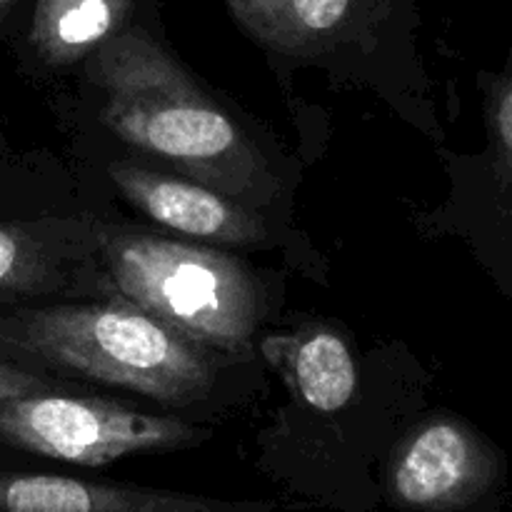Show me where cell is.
<instances>
[{"mask_svg": "<svg viewBox=\"0 0 512 512\" xmlns=\"http://www.w3.org/2000/svg\"><path fill=\"white\" fill-rule=\"evenodd\" d=\"M100 120L228 198H253L260 163L225 110L145 28H123L90 55Z\"/></svg>", "mask_w": 512, "mask_h": 512, "instance_id": "6da1fadb", "label": "cell"}, {"mask_svg": "<svg viewBox=\"0 0 512 512\" xmlns=\"http://www.w3.org/2000/svg\"><path fill=\"white\" fill-rule=\"evenodd\" d=\"M0 358L190 405L213 385L200 343L130 303L53 305L0 315Z\"/></svg>", "mask_w": 512, "mask_h": 512, "instance_id": "7a4b0ae2", "label": "cell"}, {"mask_svg": "<svg viewBox=\"0 0 512 512\" xmlns=\"http://www.w3.org/2000/svg\"><path fill=\"white\" fill-rule=\"evenodd\" d=\"M90 243L125 303L203 348L233 355L248 350L263 295L240 260L123 225H93Z\"/></svg>", "mask_w": 512, "mask_h": 512, "instance_id": "3957f363", "label": "cell"}, {"mask_svg": "<svg viewBox=\"0 0 512 512\" xmlns=\"http://www.w3.org/2000/svg\"><path fill=\"white\" fill-rule=\"evenodd\" d=\"M208 438V428L65 390L0 405V443L83 468H103L130 455L188 450Z\"/></svg>", "mask_w": 512, "mask_h": 512, "instance_id": "277c9868", "label": "cell"}, {"mask_svg": "<svg viewBox=\"0 0 512 512\" xmlns=\"http://www.w3.org/2000/svg\"><path fill=\"white\" fill-rule=\"evenodd\" d=\"M505 485L503 450L450 415L420 425L398 448L388 475L390 503L405 512H498Z\"/></svg>", "mask_w": 512, "mask_h": 512, "instance_id": "5b68a950", "label": "cell"}, {"mask_svg": "<svg viewBox=\"0 0 512 512\" xmlns=\"http://www.w3.org/2000/svg\"><path fill=\"white\" fill-rule=\"evenodd\" d=\"M0 512H295L270 500H225L50 473H3Z\"/></svg>", "mask_w": 512, "mask_h": 512, "instance_id": "8992f818", "label": "cell"}, {"mask_svg": "<svg viewBox=\"0 0 512 512\" xmlns=\"http://www.w3.org/2000/svg\"><path fill=\"white\" fill-rule=\"evenodd\" d=\"M110 178L130 203L175 233L230 245H253L265 238L258 215L203 183L170 178L133 163L110 165Z\"/></svg>", "mask_w": 512, "mask_h": 512, "instance_id": "52a82bcc", "label": "cell"}, {"mask_svg": "<svg viewBox=\"0 0 512 512\" xmlns=\"http://www.w3.org/2000/svg\"><path fill=\"white\" fill-rule=\"evenodd\" d=\"M235 23L278 53H313L353 33L373 0H225Z\"/></svg>", "mask_w": 512, "mask_h": 512, "instance_id": "ba28073f", "label": "cell"}, {"mask_svg": "<svg viewBox=\"0 0 512 512\" xmlns=\"http://www.w3.org/2000/svg\"><path fill=\"white\" fill-rule=\"evenodd\" d=\"M133 8L135 0H38L30 20V48L45 65H73L118 35Z\"/></svg>", "mask_w": 512, "mask_h": 512, "instance_id": "9c48e42d", "label": "cell"}, {"mask_svg": "<svg viewBox=\"0 0 512 512\" xmlns=\"http://www.w3.org/2000/svg\"><path fill=\"white\" fill-rule=\"evenodd\" d=\"M293 370L303 400L320 413L345 408L358 388L353 353L330 330H315L300 340L293 353Z\"/></svg>", "mask_w": 512, "mask_h": 512, "instance_id": "30bf717a", "label": "cell"}, {"mask_svg": "<svg viewBox=\"0 0 512 512\" xmlns=\"http://www.w3.org/2000/svg\"><path fill=\"white\" fill-rule=\"evenodd\" d=\"M490 148L485 158L493 218L503 240L505 273L512 288V53L500 75L488 78Z\"/></svg>", "mask_w": 512, "mask_h": 512, "instance_id": "8fae6325", "label": "cell"}, {"mask_svg": "<svg viewBox=\"0 0 512 512\" xmlns=\"http://www.w3.org/2000/svg\"><path fill=\"white\" fill-rule=\"evenodd\" d=\"M63 283L58 250L33 225L0 223V295L50 293Z\"/></svg>", "mask_w": 512, "mask_h": 512, "instance_id": "7c38bea8", "label": "cell"}, {"mask_svg": "<svg viewBox=\"0 0 512 512\" xmlns=\"http://www.w3.org/2000/svg\"><path fill=\"white\" fill-rule=\"evenodd\" d=\"M65 383L58 378L40 373V370L23 368L10 360L0 358V405L8 400L25 398V395H40L53 393V390H63Z\"/></svg>", "mask_w": 512, "mask_h": 512, "instance_id": "4fadbf2b", "label": "cell"}, {"mask_svg": "<svg viewBox=\"0 0 512 512\" xmlns=\"http://www.w3.org/2000/svg\"><path fill=\"white\" fill-rule=\"evenodd\" d=\"M13 3H15V0H0V20H3L5 13H8V10L13 8Z\"/></svg>", "mask_w": 512, "mask_h": 512, "instance_id": "5bb4252c", "label": "cell"}]
</instances>
